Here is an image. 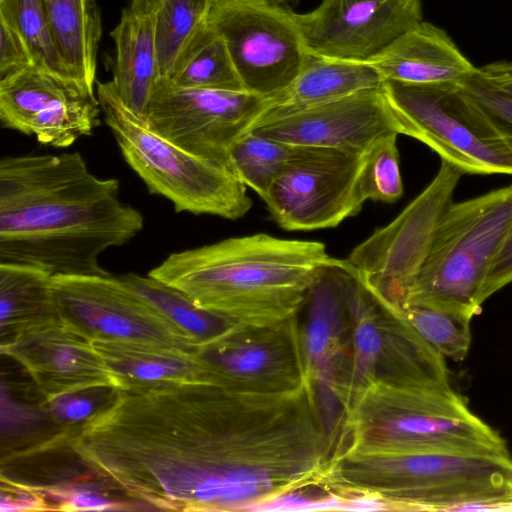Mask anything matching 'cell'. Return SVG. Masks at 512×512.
<instances>
[{"label":"cell","instance_id":"obj_42","mask_svg":"<svg viewBox=\"0 0 512 512\" xmlns=\"http://www.w3.org/2000/svg\"><path fill=\"white\" fill-rule=\"evenodd\" d=\"M284 1H286L287 3H290V2H292V3H293V2L297 3L299 0H284Z\"/></svg>","mask_w":512,"mask_h":512},{"label":"cell","instance_id":"obj_35","mask_svg":"<svg viewBox=\"0 0 512 512\" xmlns=\"http://www.w3.org/2000/svg\"><path fill=\"white\" fill-rule=\"evenodd\" d=\"M118 388L91 387L44 400L42 406L52 422L64 431L79 427L108 405Z\"/></svg>","mask_w":512,"mask_h":512},{"label":"cell","instance_id":"obj_29","mask_svg":"<svg viewBox=\"0 0 512 512\" xmlns=\"http://www.w3.org/2000/svg\"><path fill=\"white\" fill-rule=\"evenodd\" d=\"M215 0H163L153 13L159 78H169L180 56L207 24Z\"/></svg>","mask_w":512,"mask_h":512},{"label":"cell","instance_id":"obj_6","mask_svg":"<svg viewBox=\"0 0 512 512\" xmlns=\"http://www.w3.org/2000/svg\"><path fill=\"white\" fill-rule=\"evenodd\" d=\"M512 225V184L454 203L442 214L430 248L401 306L445 311L469 321L481 312L488 274Z\"/></svg>","mask_w":512,"mask_h":512},{"label":"cell","instance_id":"obj_37","mask_svg":"<svg viewBox=\"0 0 512 512\" xmlns=\"http://www.w3.org/2000/svg\"><path fill=\"white\" fill-rule=\"evenodd\" d=\"M34 66L32 55L21 36L0 20V82Z\"/></svg>","mask_w":512,"mask_h":512},{"label":"cell","instance_id":"obj_24","mask_svg":"<svg viewBox=\"0 0 512 512\" xmlns=\"http://www.w3.org/2000/svg\"><path fill=\"white\" fill-rule=\"evenodd\" d=\"M115 44L113 78L109 81L122 104L145 121L154 86L159 79L154 18L124 9L111 32Z\"/></svg>","mask_w":512,"mask_h":512},{"label":"cell","instance_id":"obj_17","mask_svg":"<svg viewBox=\"0 0 512 512\" xmlns=\"http://www.w3.org/2000/svg\"><path fill=\"white\" fill-rule=\"evenodd\" d=\"M101 112L95 91L35 65L0 82L2 125L44 145L65 148L90 135Z\"/></svg>","mask_w":512,"mask_h":512},{"label":"cell","instance_id":"obj_33","mask_svg":"<svg viewBox=\"0 0 512 512\" xmlns=\"http://www.w3.org/2000/svg\"><path fill=\"white\" fill-rule=\"evenodd\" d=\"M420 336L444 358L462 361L470 344V322L457 315L417 305L399 307Z\"/></svg>","mask_w":512,"mask_h":512},{"label":"cell","instance_id":"obj_25","mask_svg":"<svg viewBox=\"0 0 512 512\" xmlns=\"http://www.w3.org/2000/svg\"><path fill=\"white\" fill-rule=\"evenodd\" d=\"M51 279L39 267L0 263V344L60 321Z\"/></svg>","mask_w":512,"mask_h":512},{"label":"cell","instance_id":"obj_28","mask_svg":"<svg viewBox=\"0 0 512 512\" xmlns=\"http://www.w3.org/2000/svg\"><path fill=\"white\" fill-rule=\"evenodd\" d=\"M167 80L180 87L244 90L224 41L208 22L186 47Z\"/></svg>","mask_w":512,"mask_h":512},{"label":"cell","instance_id":"obj_30","mask_svg":"<svg viewBox=\"0 0 512 512\" xmlns=\"http://www.w3.org/2000/svg\"><path fill=\"white\" fill-rule=\"evenodd\" d=\"M175 326L202 344L233 324L196 306L184 293L153 277L128 273L119 276Z\"/></svg>","mask_w":512,"mask_h":512},{"label":"cell","instance_id":"obj_43","mask_svg":"<svg viewBox=\"0 0 512 512\" xmlns=\"http://www.w3.org/2000/svg\"><path fill=\"white\" fill-rule=\"evenodd\" d=\"M511 461H512V458H511ZM510 484L512 486V473H511V478H510Z\"/></svg>","mask_w":512,"mask_h":512},{"label":"cell","instance_id":"obj_20","mask_svg":"<svg viewBox=\"0 0 512 512\" xmlns=\"http://www.w3.org/2000/svg\"><path fill=\"white\" fill-rule=\"evenodd\" d=\"M2 355L18 362L44 400L91 387H117L92 341L57 321L0 344Z\"/></svg>","mask_w":512,"mask_h":512},{"label":"cell","instance_id":"obj_11","mask_svg":"<svg viewBox=\"0 0 512 512\" xmlns=\"http://www.w3.org/2000/svg\"><path fill=\"white\" fill-rule=\"evenodd\" d=\"M296 14L284 0H215L208 25L224 41L245 91L270 100L300 72L308 51Z\"/></svg>","mask_w":512,"mask_h":512},{"label":"cell","instance_id":"obj_41","mask_svg":"<svg viewBox=\"0 0 512 512\" xmlns=\"http://www.w3.org/2000/svg\"><path fill=\"white\" fill-rule=\"evenodd\" d=\"M163 0H131L129 10L138 15H151Z\"/></svg>","mask_w":512,"mask_h":512},{"label":"cell","instance_id":"obj_16","mask_svg":"<svg viewBox=\"0 0 512 512\" xmlns=\"http://www.w3.org/2000/svg\"><path fill=\"white\" fill-rule=\"evenodd\" d=\"M339 264L325 267L309 290L302 342L309 379L324 424L337 444L342 436L351 365L350 325Z\"/></svg>","mask_w":512,"mask_h":512},{"label":"cell","instance_id":"obj_39","mask_svg":"<svg viewBox=\"0 0 512 512\" xmlns=\"http://www.w3.org/2000/svg\"><path fill=\"white\" fill-rule=\"evenodd\" d=\"M510 283H512V225L503 248L488 274L482 292L483 301Z\"/></svg>","mask_w":512,"mask_h":512},{"label":"cell","instance_id":"obj_27","mask_svg":"<svg viewBox=\"0 0 512 512\" xmlns=\"http://www.w3.org/2000/svg\"><path fill=\"white\" fill-rule=\"evenodd\" d=\"M26 484L47 499L52 511L147 510L87 467L83 472L67 469L53 473L42 483Z\"/></svg>","mask_w":512,"mask_h":512},{"label":"cell","instance_id":"obj_1","mask_svg":"<svg viewBox=\"0 0 512 512\" xmlns=\"http://www.w3.org/2000/svg\"><path fill=\"white\" fill-rule=\"evenodd\" d=\"M63 437L88 469L147 510L252 511L319 484L334 453L310 383L281 394L210 381L118 390Z\"/></svg>","mask_w":512,"mask_h":512},{"label":"cell","instance_id":"obj_3","mask_svg":"<svg viewBox=\"0 0 512 512\" xmlns=\"http://www.w3.org/2000/svg\"><path fill=\"white\" fill-rule=\"evenodd\" d=\"M339 262L322 242L258 233L171 253L148 275L229 322L272 325L298 317L321 271Z\"/></svg>","mask_w":512,"mask_h":512},{"label":"cell","instance_id":"obj_19","mask_svg":"<svg viewBox=\"0 0 512 512\" xmlns=\"http://www.w3.org/2000/svg\"><path fill=\"white\" fill-rule=\"evenodd\" d=\"M296 17L309 53L362 62L423 21L421 0H322Z\"/></svg>","mask_w":512,"mask_h":512},{"label":"cell","instance_id":"obj_18","mask_svg":"<svg viewBox=\"0 0 512 512\" xmlns=\"http://www.w3.org/2000/svg\"><path fill=\"white\" fill-rule=\"evenodd\" d=\"M250 131L289 145L359 153L387 135L407 136L383 87L288 111L255 123Z\"/></svg>","mask_w":512,"mask_h":512},{"label":"cell","instance_id":"obj_10","mask_svg":"<svg viewBox=\"0 0 512 512\" xmlns=\"http://www.w3.org/2000/svg\"><path fill=\"white\" fill-rule=\"evenodd\" d=\"M463 174L441 160L431 183L391 223L377 229L343 260V267L376 302L398 307L405 303Z\"/></svg>","mask_w":512,"mask_h":512},{"label":"cell","instance_id":"obj_4","mask_svg":"<svg viewBox=\"0 0 512 512\" xmlns=\"http://www.w3.org/2000/svg\"><path fill=\"white\" fill-rule=\"evenodd\" d=\"M511 473L510 456L339 452L321 485L380 500L391 510L490 509L512 505Z\"/></svg>","mask_w":512,"mask_h":512},{"label":"cell","instance_id":"obj_5","mask_svg":"<svg viewBox=\"0 0 512 512\" xmlns=\"http://www.w3.org/2000/svg\"><path fill=\"white\" fill-rule=\"evenodd\" d=\"M339 452L510 456L504 439L455 390L442 392L382 379L361 388L348 403Z\"/></svg>","mask_w":512,"mask_h":512},{"label":"cell","instance_id":"obj_12","mask_svg":"<svg viewBox=\"0 0 512 512\" xmlns=\"http://www.w3.org/2000/svg\"><path fill=\"white\" fill-rule=\"evenodd\" d=\"M51 287L62 324L90 341L198 345L119 276L54 275Z\"/></svg>","mask_w":512,"mask_h":512},{"label":"cell","instance_id":"obj_15","mask_svg":"<svg viewBox=\"0 0 512 512\" xmlns=\"http://www.w3.org/2000/svg\"><path fill=\"white\" fill-rule=\"evenodd\" d=\"M266 104L267 99L244 90L180 87L159 78L145 122L184 150L229 167L232 144L251 129Z\"/></svg>","mask_w":512,"mask_h":512},{"label":"cell","instance_id":"obj_34","mask_svg":"<svg viewBox=\"0 0 512 512\" xmlns=\"http://www.w3.org/2000/svg\"><path fill=\"white\" fill-rule=\"evenodd\" d=\"M397 134L376 141L364 154L358 189L361 199L394 203L403 194Z\"/></svg>","mask_w":512,"mask_h":512},{"label":"cell","instance_id":"obj_8","mask_svg":"<svg viewBox=\"0 0 512 512\" xmlns=\"http://www.w3.org/2000/svg\"><path fill=\"white\" fill-rule=\"evenodd\" d=\"M340 267L351 343L347 405L357 391L379 379L453 391L445 358L420 336L399 307L377 303L343 267V260Z\"/></svg>","mask_w":512,"mask_h":512},{"label":"cell","instance_id":"obj_23","mask_svg":"<svg viewBox=\"0 0 512 512\" xmlns=\"http://www.w3.org/2000/svg\"><path fill=\"white\" fill-rule=\"evenodd\" d=\"M384 79L369 62L330 58L308 52L292 83L267 100L257 122L276 115L383 87Z\"/></svg>","mask_w":512,"mask_h":512},{"label":"cell","instance_id":"obj_36","mask_svg":"<svg viewBox=\"0 0 512 512\" xmlns=\"http://www.w3.org/2000/svg\"><path fill=\"white\" fill-rule=\"evenodd\" d=\"M461 86L478 104L489 127L512 150V95L488 83L480 71Z\"/></svg>","mask_w":512,"mask_h":512},{"label":"cell","instance_id":"obj_9","mask_svg":"<svg viewBox=\"0 0 512 512\" xmlns=\"http://www.w3.org/2000/svg\"><path fill=\"white\" fill-rule=\"evenodd\" d=\"M383 89L417 139L464 174L512 175V150L489 127L461 84L385 81Z\"/></svg>","mask_w":512,"mask_h":512},{"label":"cell","instance_id":"obj_7","mask_svg":"<svg viewBox=\"0 0 512 512\" xmlns=\"http://www.w3.org/2000/svg\"><path fill=\"white\" fill-rule=\"evenodd\" d=\"M96 95L127 164L176 212L236 220L251 209L246 186L229 167L198 157L153 131L122 104L109 81L97 82Z\"/></svg>","mask_w":512,"mask_h":512},{"label":"cell","instance_id":"obj_31","mask_svg":"<svg viewBox=\"0 0 512 512\" xmlns=\"http://www.w3.org/2000/svg\"><path fill=\"white\" fill-rule=\"evenodd\" d=\"M295 146L271 138L245 132L231 146L229 168L263 200L293 154Z\"/></svg>","mask_w":512,"mask_h":512},{"label":"cell","instance_id":"obj_2","mask_svg":"<svg viewBox=\"0 0 512 512\" xmlns=\"http://www.w3.org/2000/svg\"><path fill=\"white\" fill-rule=\"evenodd\" d=\"M114 178H99L79 152L0 160V263L54 275H107L99 263L144 226L119 198Z\"/></svg>","mask_w":512,"mask_h":512},{"label":"cell","instance_id":"obj_32","mask_svg":"<svg viewBox=\"0 0 512 512\" xmlns=\"http://www.w3.org/2000/svg\"><path fill=\"white\" fill-rule=\"evenodd\" d=\"M0 20L21 36L36 67L73 78L61 58L41 0H0Z\"/></svg>","mask_w":512,"mask_h":512},{"label":"cell","instance_id":"obj_21","mask_svg":"<svg viewBox=\"0 0 512 512\" xmlns=\"http://www.w3.org/2000/svg\"><path fill=\"white\" fill-rule=\"evenodd\" d=\"M384 81L414 85L461 84L479 67L460 51L447 32L421 21L368 61Z\"/></svg>","mask_w":512,"mask_h":512},{"label":"cell","instance_id":"obj_40","mask_svg":"<svg viewBox=\"0 0 512 512\" xmlns=\"http://www.w3.org/2000/svg\"><path fill=\"white\" fill-rule=\"evenodd\" d=\"M492 83L500 90L512 95V60L498 61L492 74Z\"/></svg>","mask_w":512,"mask_h":512},{"label":"cell","instance_id":"obj_22","mask_svg":"<svg viewBox=\"0 0 512 512\" xmlns=\"http://www.w3.org/2000/svg\"><path fill=\"white\" fill-rule=\"evenodd\" d=\"M119 390L145 392L207 381L195 351L124 341H92Z\"/></svg>","mask_w":512,"mask_h":512},{"label":"cell","instance_id":"obj_13","mask_svg":"<svg viewBox=\"0 0 512 512\" xmlns=\"http://www.w3.org/2000/svg\"><path fill=\"white\" fill-rule=\"evenodd\" d=\"M364 153L295 146L264 202L287 231L331 228L355 216L364 201L358 181Z\"/></svg>","mask_w":512,"mask_h":512},{"label":"cell","instance_id":"obj_26","mask_svg":"<svg viewBox=\"0 0 512 512\" xmlns=\"http://www.w3.org/2000/svg\"><path fill=\"white\" fill-rule=\"evenodd\" d=\"M70 75L94 90L102 25L97 0H41Z\"/></svg>","mask_w":512,"mask_h":512},{"label":"cell","instance_id":"obj_38","mask_svg":"<svg viewBox=\"0 0 512 512\" xmlns=\"http://www.w3.org/2000/svg\"><path fill=\"white\" fill-rule=\"evenodd\" d=\"M1 512L52 511L47 499L30 485L1 475Z\"/></svg>","mask_w":512,"mask_h":512},{"label":"cell","instance_id":"obj_14","mask_svg":"<svg viewBox=\"0 0 512 512\" xmlns=\"http://www.w3.org/2000/svg\"><path fill=\"white\" fill-rule=\"evenodd\" d=\"M195 353L207 381L236 390L281 394L311 383L298 317L272 325L233 323Z\"/></svg>","mask_w":512,"mask_h":512}]
</instances>
